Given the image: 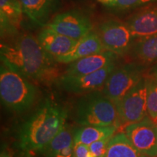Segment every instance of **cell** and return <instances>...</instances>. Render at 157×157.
<instances>
[{
	"label": "cell",
	"mask_w": 157,
	"mask_h": 157,
	"mask_svg": "<svg viewBox=\"0 0 157 157\" xmlns=\"http://www.w3.org/2000/svg\"><path fill=\"white\" fill-rule=\"evenodd\" d=\"M10 42H2V63L29 79L50 83L58 76L55 58L42 48L37 38L19 33Z\"/></svg>",
	"instance_id": "obj_1"
},
{
	"label": "cell",
	"mask_w": 157,
	"mask_h": 157,
	"mask_svg": "<svg viewBox=\"0 0 157 157\" xmlns=\"http://www.w3.org/2000/svg\"><path fill=\"white\" fill-rule=\"evenodd\" d=\"M67 111L48 98L25 121L20 131V146L27 154L41 152L66 125Z\"/></svg>",
	"instance_id": "obj_2"
},
{
	"label": "cell",
	"mask_w": 157,
	"mask_h": 157,
	"mask_svg": "<svg viewBox=\"0 0 157 157\" xmlns=\"http://www.w3.org/2000/svg\"><path fill=\"white\" fill-rule=\"evenodd\" d=\"M0 97L6 108L23 113L34 105L37 97L34 84L2 63L0 69Z\"/></svg>",
	"instance_id": "obj_3"
},
{
	"label": "cell",
	"mask_w": 157,
	"mask_h": 157,
	"mask_svg": "<svg viewBox=\"0 0 157 157\" xmlns=\"http://www.w3.org/2000/svg\"><path fill=\"white\" fill-rule=\"evenodd\" d=\"M74 119L81 126L121 127L114 103L100 90L84 94L78 100Z\"/></svg>",
	"instance_id": "obj_4"
},
{
	"label": "cell",
	"mask_w": 157,
	"mask_h": 157,
	"mask_svg": "<svg viewBox=\"0 0 157 157\" xmlns=\"http://www.w3.org/2000/svg\"><path fill=\"white\" fill-rule=\"evenodd\" d=\"M115 105L119 124L124 128L146 118L148 116L146 77H143Z\"/></svg>",
	"instance_id": "obj_5"
},
{
	"label": "cell",
	"mask_w": 157,
	"mask_h": 157,
	"mask_svg": "<svg viewBox=\"0 0 157 157\" xmlns=\"http://www.w3.org/2000/svg\"><path fill=\"white\" fill-rule=\"evenodd\" d=\"M144 67L137 63L123 65L111 72L102 92L117 103L143 78Z\"/></svg>",
	"instance_id": "obj_6"
},
{
	"label": "cell",
	"mask_w": 157,
	"mask_h": 157,
	"mask_svg": "<svg viewBox=\"0 0 157 157\" xmlns=\"http://www.w3.org/2000/svg\"><path fill=\"white\" fill-rule=\"evenodd\" d=\"M97 34L105 50L113 52L118 56L129 52L136 39L126 23L109 20L98 25Z\"/></svg>",
	"instance_id": "obj_7"
},
{
	"label": "cell",
	"mask_w": 157,
	"mask_h": 157,
	"mask_svg": "<svg viewBox=\"0 0 157 157\" xmlns=\"http://www.w3.org/2000/svg\"><path fill=\"white\" fill-rule=\"evenodd\" d=\"M124 129L129 141L139 151L148 157H157V124L148 116Z\"/></svg>",
	"instance_id": "obj_8"
},
{
	"label": "cell",
	"mask_w": 157,
	"mask_h": 157,
	"mask_svg": "<svg viewBox=\"0 0 157 157\" xmlns=\"http://www.w3.org/2000/svg\"><path fill=\"white\" fill-rule=\"evenodd\" d=\"M116 63L105 66L93 73L82 76H60L59 82L66 91L76 94H87L98 91L103 87L111 72L115 69Z\"/></svg>",
	"instance_id": "obj_9"
},
{
	"label": "cell",
	"mask_w": 157,
	"mask_h": 157,
	"mask_svg": "<svg viewBox=\"0 0 157 157\" xmlns=\"http://www.w3.org/2000/svg\"><path fill=\"white\" fill-rule=\"evenodd\" d=\"M45 26L70 38L78 40L93 29L91 21L83 13L68 11L56 15Z\"/></svg>",
	"instance_id": "obj_10"
},
{
	"label": "cell",
	"mask_w": 157,
	"mask_h": 157,
	"mask_svg": "<svg viewBox=\"0 0 157 157\" xmlns=\"http://www.w3.org/2000/svg\"><path fill=\"white\" fill-rule=\"evenodd\" d=\"M118 56L109 50L91 55L68 63V66L62 76H75L93 73L105 66L116 63Z\"/></svg>",
	"instance_id": "obj_11"
},
{
	"label": "cell",
	"mask_w": 157,
	"mask_h": 157,
	"mask_svg": "<svg viewBox=\"0 0 157 157\" xmlns=\"http://www.w3.org/2000/svg\"><path fill=\"white\" fill-rule=\"evenodd\" d=\"M23 14L20 0H0L2 37H12L18 34Z\"/></svg>",
	"instance_id": "obj_12"
},
{
	"label": "cell",
	"mask_w": 157,
	"mask_h": 157,
	"mask_svg": "<svg viewBox=\"0 0 157 157\" xmlns=\"http://www.w3.org/2000/svg\"><path fill=\"white\" fill-rule=\"evenodd\" d=\"M105 50L97 32L90 31L78 39L76 44L68 53L55 58L60 63H70L78 59Z\"/></svg>",
	"instance_id": "obj_13"
},
{
	"label": "cell",
	"mask_w": 157,
	"mask_h": 157,
	"mask_svg": "<svg viewBox=\"0 0 157 157\" xmlns=\"http://www.w3.org/2000/svg\"><path fill=\"white\" fill-rule=\"evenodd\" d=\"M37 39L42 48L54 58L68 53L78 41L46 26L39 32Z\"/></svg>",
	"instance_id": "obj_14"
},
{
	"label": "cell",
	"mask_w": 157,
	"mask_h": 157,
	"mask_svg": "<svg viewBox=\"0 0 157 157\" xmlns=\"http://www.w3.org/2000/svg\"><path fill=\"white\" fill-rule=\"evenodd\" d=\"M126 23L136 39L157 34V7L135 13Z\"/></svg>",
	"instance_id": "obj_15"
},
{
	"label": "cell",
	"mask_w": 157,
	"mask_h": 157,
	"mask_svg": "<svg viewBox=\"0 0 157 157\" xmlns=\"http://www.w3.org/2000/svg\"><path fill=\"white\" fill-rule=\"evenodd\" d=\"M23 13L36 24L45 26L60 6V0H20Z\"/></svg>",
	"instance_id": "obj_16"
},
{
	"label": "cell",
	"mask_w": 157,
	"mask_h": 157,
	"mask_svg": "<svg viewBox=\"0 0 157 157\" xmlns=\"http://www.w3.org/2000/svg\"><path fill=\"white\" fill-rule=\"evenodd\" d=\"M132 56L141 65L157 62V34L135 40L129 51Z\"/></svg>",
	"instance_id": "obj_17"
},
{
	"label": "cell",
	"mask_w": 157,
	"mask_h": 157,
	"mask_svg": "<svg viewBox=\"0 0 157 157\" xmlns=\"http://www.w3.org/2000/svg\"><path fill=\"white\" fill-rule=\"evenodd\" d=\"M119 129L116 125L111 126H82L74 132V143H81L90 146L101 139L111 137Z\"/></svg>",
	"instance_id": "obj_18"
},
{
	"label": "cell",
	"mask_w": 157,
	"mask_h": 157,
	"mask_svg": "<svg viewBox=\"0 0 157 157\" xmlns=\"http://www.w3.org/2000/svg\"><path fill=\"white\" fill-rule=\"evenodd\" d=\"M105 157H148L139 151L131 143L124 132L111 137Z\"/></svg>",
	"instance_id": "obj_19"
},
{
	"label": "cell",
	"mask_w": 157,
	"mask_h": 157,
	"mask_svg": "<svg viewBox=\"0 0 157 157\" xmlns=\"http://www.w3.org/2000/svg\"><path fill=\"white\" fill-rule=\"evenodd\" d=\"M73 145H74V133L69 127L65 125L63 128L50 141L40 153L44 157H53L62 149Z\"/></svg>",
	"instance_id": "obj_20"
},
{
	"label": "cell",
	"mask_w": 157,
	"mask_h": 157,
	"mask_svg": "<svg viewBox=\"0 0 157 157\" xmlns=\"http://www.w3.org/2000/svg\"><path fill=\"white\" fill-rule=\"evenodd\" d=\"M148 116L154 122L157 120V77H146Z\"/></svg>",
	"instance_id": "obj_21"
},
{
	"label": "cell",
	"mask_w": 157,
	"mask_h": 157,
	"mask_svg": "<svg viewBox=\"0 0 157 157\" xmlns=\"http://www.w3.org/2000/svg\"><path fill=\"white\" fill-rule=\"evenodd\" d=\"M155 3H157V0H114L107 6L112 9L127 10L140 8Z\"/></svg>",
	"instance_id": "obj_22"
},
{
	"label": "cell",
	"mask_w": 157,
	"mask_h": 157,
	"mask_svg": "<svg viewBox=\"0 0 157 157\" xmlns=\"http://www.w3.org/2000/svg\"><path fill=\"white\" fill-rule=\"evenodd\" d=\"M111 138V137H106V138L101 139L90 145V150L93 155V157H105Z\"/></svg>",
	"instance_id": "obj_23"
},
{
	"label": "cell",
	"mask_w": 157,
	"mask_h": 157,
	"mask_svg": "<svg viewBox=\"0 0 157 157\" xmlns=\"http://www.w3.org/2000/svg\"><path fill=\"white\" fill-rule=\"evenodd\" d=\"M74 157H93L89 146L81 143H74Z\"/></svg>",
	"instance_id": "obj_24"
},
{
	"label": "cell",
	"mask_w": 157,
	"mask_h": 157,
	"mask_svg": "<svg viewBox=\"0 0 157 157\" xmlns=\"http://www.w3.org/2000/svg\"><path fill=\"white\" fill-rule=\"evenodd\" d=\"M74 145L66 147L55 155L53 157H74Z\"/></svg>",
	"instance_id": "obj_25"
},
{
	"label": "cell",
	"mask_w": 157,
	"mask_h": 157,
	"mask_svg": "<svg viewBox=\"0 0 157 157\" xmlns=\"http://www.w3.org/2000/svg\"><path fill=\"white\" fill-rule=\"evenodd\" d=\"M98 1L99 2H101L102 4H104V5H109V4L112 2L114 1V0H98Z\"/></svg>",
	"instance_id": "obj_26"
},
{
	"label": "cell",
	"mask_w": 157,
	"mask_h": 157,
	"mask_svg": "<svg viewBox=\"0 0 157 157\" xmlns=\"http://www.w3.org/2000/svg\"><path fill=\"white\" fill-rule=\"evenodd\" d=\"M154 76H156V77H157V68H156V71H155Z\"/></svg>",
	"instance_id": "obj_27"
},
{
	"label": "cell",
	"mask_w": 157,
	"mask_h": 157,
	"mask_svg": "<svg viewBox=\"0 0 157 157\" xmlns=\"http://www.w3.org/2000/svg\"><path fill=\"white\" fill-rule=\"evenodd\" d=\"M155 123H156V124H157V120H156V122H155Z\"/></svg>",
	"instance_id": "obj_28"
}]
</instances>
